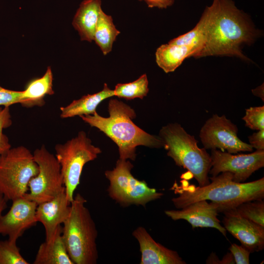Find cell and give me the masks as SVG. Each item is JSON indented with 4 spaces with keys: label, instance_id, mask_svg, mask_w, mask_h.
Returning <instances> with one entry per match:
<instances>
[{
    "label": "cell",
    "instance_id": "4fadbf2b",
    "mask_svg": "<svg viewBox=\"0 0 264 264\" xmlns=\"http://www.w3.org/2000/svg\"><path fill=\"white\" fill-rule=\"evenodd\" d=\"M224 227L251 253L264 248V226L237 213L235 209L223 212Z\"/></svg>",
    "mask_w": 264,
    "mask_h": 264
},
{
    "label": "cell",
    "instance_id": "3957f363",
    "mask_svg": "<svg viewBox=\"0 0 264 264\" xmlns=\"http://www.w3.org/2000/svg\"><path fill=\"white\" fill-rule=\"evenodd\" d=\"M108 117L100 116L97 112L80 117L115 142L118 147L119 158L134 160L136 148L138 146L154 148L163 147V142L159 136L147 133L133 122L132 120L136 115L129 105L117 99H111L108 104Z\"/></svg>",
    "mask_w": 264,
    "mask_h": 264
},
{
    "label": "cell",
    "instance_id": "52a82bcc",
    "mask_svg": "<svg viewBox=\"0 0 264 264\" xmlns=\"http://www.w3.org/2000/svg\"><path fill=\"white\" fill-rule=\"evenodd\" d=\"M55 157L58 161L63 178L66 197L71 203L74 193L80 183L83 169L101 153L92 144L86 133L80 131L77 135L64 144H56Z\"/></svg>",
    "mask_w": 264,
    "mask_h": 264
},
{
    "label": "cell",
    "instance_id": "83f0119b",
    "mask_svg": "<svg viewBox=\"0 0 264 264\" xmlns=\"http://www.w3.org/2000/svg\"><path fill=\"white\" fill-rule=\"evenodd\" d=\"M9 107H0V155L11 148L8 137L3 132L4 129L12 124Z\"/></svg>",
    "mask_w": 264,
    "mask_h": 264
},
{
    "label": "cell",
    "instance_id": "836d02e7",
    "mask_svg": "<svg viewBox=\"0 0 264 264\" xmlns=\"http://www.w3.org/2000/svg\"><path fill=\"white\" fill-rule=\"evenodd\" d=\"M252 92L254 95L260 97L264 101V86L263 85L252 90Z\"/></svg>",
    "mask_w": 264,
    "mask_h": 264
},
{
    "label": "cell",
    "instance_id": "9c48e42d",
    "mask_svg": "<svg viewBox=\"0 0 264 264\" xmlns=\"http://www.w3.org/2000/svg\"><path fill=\"white\" fill-rule=\"evenodd\" d=\"M39 167L38 174L28 184L29 193L23 197L37 204L50 200L66 191L60 164L44 145L33 153Z\"/></svg>",
    "mask_w": 264,
    "mask_h": 264
},
{
    "label": "cell",
    "instance_id": "2e32d148",
    "mask_svg": "<svg viewBox=\"0 0 264 264\" xmlns=\"http://www.w3.org/2000/svg\"><path fill=\"white\" fill-rule=\"evenodd\" d=\"M70 211V202L66 191L52 199L37 205L36 216L45 229V239H49L57 228L67 219Z\"/></svg>",
    "mask_w": 264,
    "mask_h": 264
},
{
    "label": "cell",
    "instance_id": "277c9868",
    "mask_svg": "<svg viewBox=\"0 0 264 264\" xmlns=\"http://www.w3.org/2000/svg\"><path fill=\"white\" fill-rule=\"evenodd\" d=\"M86 199L79 193L70 203L68 217L63 223L62 235L74 264H95L98 258V232Z\"/></svg>",
    "mask_w": 264,
    "mask_h": 264
},
{
    "label": "cell",
    "instance_id": "cb8c5ba5",
    "mask_svg": "<svg viewBox=\"0 0 264 264\" xmlns=\"http://www.w3.org/2000/svg\"><path fill=\"white\" fill-rule=\"evenodd\" d=\"M114 96L131 100L136 98L143 99L149 92L148 80L146 74L135 81L124 84H118L113 89Z\"/></svg>",
    "mask_w": 264,
    "mask_h": 264
},
{
    "label": "cell",
    "instance_id": "5b68a950",
    "mask_svg": "<svg viewBox=\"0 0 264 264\" xmlns=\"http://www.w3.org/2000/svg\"><path fill=\"white\" fill-rule=\"evenodd\" d=\"M159 136L167 151V155L176 164L190 172L199 186L210 183L208 176L211 167L210 155L198 146L194 136L188 133L178 123L169 124L160 130Z\"/></svg>",
    "mask_w": 264,
    "mask_h": 264
},
{
    "label": "cell",
    "instance_id": "6da1fadb",
    "mask_svg": "<svg viewBox=\"0 0 264 264\" xmlns=\"http://www.w3.org/2000/svg\"><path fill=\"white\" fill-rule=\"evenodd\" d=\"M203 13L206 18L205 39L194 58L225 56L250 61L242 47L253 43L260 32L249 17L238 9L232 0H213Z\"/></svg>",
    "mask_w": 264,
    "mask_h": 264
},
{
    "label": "cell",
    "instance_id": "44dd1931",
    "mask_svg": "<svg viewBox=\"0 0 264 264\" xmlns=\"http://www.w3.org/2000/svg\"><path fill=\"white\" fill-rule=\"evenodd\" d=\"M197 49L193 46L168 43L162 44L155 52L157 65L166 73L174 71L184 60L193 57Z\"/></svg>",
    "mask_w": 264,
    "mask_h": 264
},
{
    "label": "cell",
    "instance_id": "8992f818",
    "mask_svg": "<svg viewBox=\"0 0 264 264\" xmlns=\"http://www.w3.org/2000/svg\"><path fill=\"white\" fill-rule=\"evenodd\" d=\"M38 171L29 149L23 146L11 148L0 155V193L7 200L23 197Z\"/></svg>",
    "mask_w": 264,
    "mask_h": 264
},
{
    "label": "cell",
    "instance_id": "e575fe53",
    "mask_svg": "<svg viewBox=\"0 0 264 264\" xmlns=\"http://www.w3.org/2000/svg\"><path fill=\"white\" fill-rule=\"evenodd\" d=\"M182 179L189 180L194 177L193 174L189 171L183 174L180 177Z\"/></svg>",
    "mask_w": 264,
    "mask_h": 264
},
{
    "label": "cell",
    "instance_id": "603a6c76",
    "mask_svg": "<svg viewBox=\"0 0 264 264\" xmlns=\"http://www.w3.org/2000/svg\"><path fill=\"white\" fill-rule=\"evenodd\" d=\"M206 31V18L202 16L194 28L183 35L170 41L168 43L177 45L193 46L197 49L193 57L201 50L204 43Z\"/></svg>",
    "mask_w": 264,
    "mask_h": 264
},
{
    "label": "cell",
    "instance_id": "484cf974",
    "mask_svg": "<svg viewBox=\"0 0 264 264\" xmlns=\"http://www.w3.org/2000/svg\"><path fill=\"white\" fill-rule=\"evenodd\" d=\"M0 264H29L22 256L16 242L0 241Z\"/></svg>",
    "mask_w": 264,
    "mask_h": 264
},
{
    "label": "cell",
    "instance_id": "ffe728a7",
    "mask_svg": "<svg viewBox=\"0 0 264 264\" xmlns=\"http://www.w3.org/2000/svg\"><path fill=\"white\" fill-rule=\"evenodd\" d=\"M53 74L50 67H48L45 74L41 77L30 81L22 91L20 104L26 108L44 105V98L46 95H52Z\"/></svg>",
    "mask_w": 264,
    "mask_h": 264
},
{
    "label": "cell",
    "instance_id": "7c38bea8",
    "mask_svg": "<svg viewBox=\"0 0 264 264\" xmlns=\"http://www.w3.org/2000/svg\"><path fill=\"white\" fill-rule=\"evenodd\" d=\"M37 205L23 197L12 200L9 210L0 217V234L17 242L25 231L37 223Z\"/></svg>",
    "mask_w": 264,
    "mask_h": 264
},
{
    "label": "cell",
    "instance_id": "d4e9b609",
    "mask_svg": "<svg viewBox=\"0 0 264 264\" xmlns=\"http://www.w3.org/2000/svg\"><path fill=\"white\" fill-rule=\"evenodd\" d=\"M235 209L242 217L264 226V202L262 199L242 203Z\"/></svg>",
    "mask_w": 264,
    "mask_h": 264
},
{
    "label": "cell",
    "instance_id": "9a60e30c",
    "mask_svg": "<svg viewBox=\"0 0 264 264\" xmlns=\"http://www.w3.org/2000/svg\"><path fill=\"white\" fill-rule=\"evenodd\" d=\"M141 253L140 264H185L177 252L156 242L142 226L132 232Z\"/></svg>",
    "mask_w": 264,
    "mask_h": 264
},
{
    "label": "cell",
    "instance_id": "5bb4252c",
    "mask_svg": "<svg viewBox=\"0 0 264 264\" xmlns=\"http://www.w3.org/2000/svg\"><path fill=\"white\" fill-rule=\"evenodd\" d=\"M218 205L206 200L193 202L179 210H166V215L172 220H184L193 228L196 227H211L218 229L224 236L225 228L220 224L218 219Z\"/></svg>",
    "mask_w": 264,
    "mask_h": 264
},
{
    "label": "cell",
    "instance_id": "1f68e13d",
    "mask_svg": "<svg viewBox=\"0 0 264 264\" xmlns=\"http://www.w3.org/2000/svg\"><path fill=\"white\" fill-rule=\"evenodd\" d=\"M144 1L148 6L151 8L157 7L160 9H166L172 6L175 0H139Z\"/></svg>",
    "mask_w": 264,
    "mask_h": 264
},
{
    "label": "cell",
    "instance_id": "7402d4cb",
    "mask_svg": "<svg viewBox=\"0 0 264 264\" xmlns=\"http://www.w3.org/2000/svg\"><path fill=\"white\" fill-rule=\"evenodd\" d=\"M120 34L113 23L111 16L102 10L96 25L94 41L104 55L110 53L116 37Z\"/></svg>",
    "mask_w": 264,
    "mask_h": 264
},
{
    "label": "cell",
    "instance_id": "f1b7e54d",
    "mask_svg": "<svg viewBox=\"0 0 264 264\" xmlns=\"http://www.w3.org/2000/svg\"><path fill=\"white\" fill-rule=\"evenodd\" d=\"M22 91L13 90L0 86V106L10 107L20 103Z\"/></svg>",
    "mask_w": 264,
    "mask_h": 264
},
{
    "label": "cell",
    "instance_id": "4dcf8cb0",
    "mask_svg": "<svg viewBox=\"0 0 264 264\" xmlns=\"http://www.w3.org/2000/svg\"><path fill=\"white\" fill-rule=\"evenodd\" d=\"M249 144L256 150H264V129L259 130L248 136Z\"/></svg>",
    "mask_w": 264,
    "mask_h": 264
},
{
    "label": "cell",
    "instance_id": "30bf717a",
    "mask_svg": "<svg viewBox=\"0 0 264 264\" xmlns=\"http://www.w3.org/2000/svg\"><path fill=\"white\" fill-rule=\"evenodd\" d=\"M237 126L225 115H213L201 128L199 137L206 149H219L230 154L252 152L253 147L242 141L238 136Z\"/></svg>",
    "mask_w": 264,
    "mask_h": 264
},
{
    "label": "cell",
    "instance_id": "e0dca14e",
    "mask_svg": "<svg viewBox=\"0 0 264 264\" xmlns=\"http://www.w3.org/2000/svg\"><path fill=\"white\" fill-rule=\"evenodd\" d=\"M101 3V0H84L80 4L72 23L81 41H94L96 25L102 10Z\"/></svg>",
    "mask_w": 264,
    "mask_h": 264
},
{
    "label": "cell",
    "instance_id": "4316f807",
    "mask_svg": "<svg viewBox=\"0 0 264 264\" xmlns=\"http://www.w3.org/2000/svg\"><path fill=\"white\" fill-rule=\"evenodd\" d=\"M245 126L254 130L264 129V106L250 107L245 110L242 118Z\"/></svg>",
    "mask_w": 264,
    "mask_h": 264
},
{
    "label": "cell",
    "instance_id": "d6a6232c",
    "mask_svg": "<svg viewBox=\"0 0 264 264\" xmlns=\"http://www.w3.org/2000/svg\"><path fill=\"white\" fill-rule=\"evenodd\" d=\"M7 201L3 195L0 193V217L2 215V212L7 207Z\"/></svg>",
    "mask_w": 264,
    "mask_h": 264
},
{
    "label": "cell",
    "instance_id": "f546056e",
    "mask_svg": "<svg viewBox=\"0 0 264 264\" xmlns=\"http://www.w3.org/2000/svg\"><path fill=\"white\" fill-rule=\"evenodd\" d=\"M236 264H249L250 252L242 245L232 243L229 248Z\"/></svg>",
    "mask_w": 264,
    "mask_h": 264
},
{
    "label": "cell",
    "instance_id": "7a4b0ae2",
    "mask_svg": "<svg viewBox=\"0 0 264 264\" xmlns=\"http://www.w3.org/2000/svg\"><path fill=\"white\" fill-rule=\"evenodd\" d=\"M210 179L212 182L203 186H179L175 183L173 188L178 196L172 199L174 205L181 209L196 201L210 200L218 205L219 212H223L242 203L264 198V177L246 183L236 182L231 173L224 172Z\"/></svg>",
    "mask_w": 264,
    "mask_h": 264
},
{
    "label": "cell",
    "instance_id": "ac0fdd59",
    "mask_svg": "<svg viewBox=\"0 0 264 264\" xmlns=\"http://www.w3.org/2000/svg\"><path fill=\"white\" fill-rule=\"evenodd\" d=\"M62 230L60 225L49 239L41 244L34 264H74L67 253Z\"/></svg>",
    "mask_w": 264,
    "mask_h": 264
},
{
    "label": "cell",
    "instance_id": "d6986e66",
    "mask_svg": "<svg viewBox=\"0 0 264 264\" xmlns=\"http://www.w3.org/2000/svg\"><path fill=\"white\" fill-rule=\"evenodd\" d=\"M114 96L113 89L110 88L105 84L103 89L92 94L82 96L73 100L69 105L60 108V117L67 118L76 116L92 115L96 112L98 106L104 100Z\"/></svg>",
    "mask_w": 264,
    "mask_h": 264
},
{
    "label": "cell",
    "instance_id": "8fae6325",
    "mask_svg": "<svg viewBox=\"0 0 264 264\" xmlns=\"http://www.w3.org/2000/svg\"><path fill=\"white\" fill-rule=\"evenodd\" d=\"M211 167L209 173L215 176L228 172L233 180L243 182L256 171L264 166V150H256L248 154L233 155L217 149L211 150Z\"/></svg>",
    "mask_w": 264,
    "mask_h": 264
},
{
    "label": "cell",
    "instance_id": "ba28073f",
    "mask_svg": "<svg viewBox=\"0 0 264 264\" xmlns=\"http://www.w3.org/2000/svg\"><path fill=\"white\" fill-rule=\"evenodd\" d=\"M133 165L129 160L119 158L112 170L105 172L110 182L109 196L123 207L132 205L145 207L148 202L161 198L163 194L139 180L131 173Z\"/></svg>",
    "mask_w": 264,
    "mask_h": 264
}]
</instances>
